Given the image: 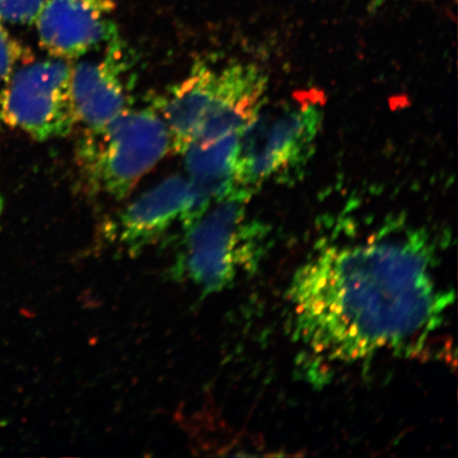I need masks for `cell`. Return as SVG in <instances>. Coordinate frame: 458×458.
<instances>
[{
  "label": "cell",
  "mask_w": 458,
  "mask_h": 458,
  "mask_svg": "<svg viewBox=\"0 0 458 458\" xmlns=\"http://www.w3.org/2000/svg\"><path fill=\"white\" fill-rule=\"evenodd\" d=\"M240 136L233 187L253 194L268 182H288L305 167L322 127L314 99L296 98L262 112Z\"/></svg>",
  "instance_id": "3957f363"
},
{
  "label": "cell",
  "mask_w": 458,
  "mask_h": 458,
  "mask_svg": "<svg viewBox=\"0 0 458 458\" xmlns=\"http://www.w3.org/2000/svg\"><path fill=\"white\" fill-rule=\"evenodd\" d=\"M170 150L167 124L153 100L150 106L129 107L99 131H88L79 157L91 188L122 199Z\"/></svg>",
  "instance_id": "277c9868"
},
{
  "label": "cell",
  "mask_w": 458,
  "mask_h": 458,
  "mask_svg": "<svg viewBox=\"0 0 458 458\" xmlns=\"http://www.w3.org/2000/svg\"><path fill=\"white\" fill-rule=\"evenodd\" d=\"M4 208V202L2 196H0V217H2Z\"/></svg>",
  "instance_id": "5bb4252c"
},
{
  "label": "cell",
  "mask_w": 458,
  "mask_h": 458,
  "mask_svg": "<svg viewBox=\"0 0 458 458\" xmlns=\"http://www.w3.org/2000/svg\"><path fill=\"white\" fill-rule=\"evenodd\" d=\"M45 0H0V21L13 25H30Z\"/></svg>",
  "instance_id": "7c38bea8"
},
{
  "label": "cell",
  "mask_w": 458,
  "mask_h": 458,
  "mask_svg": "<svg viewBox=\"0 0 458 458\" xmlns=\"http://www.w3.org/2000/svg\"><path fill=\"white\" fill-rule=\"evenodd\" d=\"M435 263L425 229L388 226L365 242L320 246L289 285L294 339L340 363L420 348L454 301Z\"/></svg>",
  "instance_id": "6da1fadb"
},
{
  "label": "cell",
  "mask_w": 458,
  "mask_h": 458,
  "mask_svg": "<svg viewBox=\"0 0 458 458\" xmlns=\"http://www.w3.org/2000/svg\"><path fill=\"white\" fill-rule=\"evenodd\" d=\"M28 59V51L10 36L0 21V82L8 79L20 61Z\"/></svg>",
  "instance_id": "4fadbf2b"
},
{
  "label": "cell",
  "mask_w": 458,
  "mask_h": 458,
  "mask_svg": "<svg viewBox=\"0 0 458 458\" xmlns=\"http://www.w3.org/2000/svg\"><path fill=\"white\" fill-rule=\"evenodd\" d=\"M188 191V179L170 176L124 209L119 216V239L131 255L140 254L181 219Z\"/></svg>",
  "instance_id": "30bf717a"
},
{
  "label": "cell",
  "mask_w": 458,
  "mask_h": 458,
  "mask_svg": "<svg viewBox=\"0 0 458 458\" xmlns=\"http://www.w3.org/2000/svg\"><path fill=\"white\" fill-rule=\"evenodd\" d=\"M119 34L106 43L100 60L72 68V90L78 123L88 131L105 129L131 105V65Z\"/></svg>",
  "instance_id": "52a82bcc"
},
{
  "label": "cell",
  "mask_w": 458,
  "mask_h": 458,
  "mask_svg": "<svg viewBox=\"0 0 458 458\" xmlns=\"http://www.w3.org/2000/svg\"><path fill=\"white\" fill-rule=\"evenodd\" d=\"M251 193L233 187L186 232L184 245L174 267L176 278H187L203 296L225 290L238 271H253L263 250L265 229L246 221Z\"/></svg>",
  "instance_id": "7a4b0ae2"
},
{
  "label": "cell",
  "mask_w": 458,
  "mask_h": 458,
  "mask_svg": "<svg viewBox=\"0 0 458 458\" xmlns=\"http://www.w3.org/2000/svg\"><path fill=\"white\" fill-rule=\"evenodd\" d=\"M266 88V77L254 65L236 63L222 68L213 103L193 143L242 134L263 106Z\"/></svg>",
  "instance_id": "ba28073f"
},
{
  "label": "cell",
  "mask_w": 458,
  "mask_h": 458,
  "mask_svg": "<svg viewBox=\"0 0 458 458\" xmlns=\"http://www.w3.org/2000/svg\"><path fill=\"white\" fill-rule=\"evenodd\" d=\"M114 0H45L36 20L39 44L55 59H78L118 34Z\"/></svg>",
  "instance_id": "8992f818"
},
{
  "label": "cell",
  "mask_w": 458,
  "mask_h": 458,
  "mask_svg": "<svg viewBox=\"0 0 458 458\" xmlns=\"http://www.w3.org/2000/svg\"><path fill=\"white\" fill-rule=\"evenodd\" d=\"M70 63H26L10 74L0 95V119L38 141L61 139L78 123Z\"/></svg>",
  "instance_id": "5b68a950"
},
{
  "label": "cell",
  "mask_w": 458,
  "mask_h": 458,
  "mask_svg": "<svg viewBox=\"0 0 458 458\" xmlns=\"http://www.w3.org/2000/svg\"><path fill=\"white\" fill-rule=\"evenodd\" d=\"M240 136H227L205 145L193 143L184 153L189 191L180 221L185 232L232 191Z\"/></svg>",
  "instance_id": "9c48e42d"
},
{
  "label": "cell",
  "mask_w": 458,
  "mask_h": 458,
  "mask_svg": "<svg viewBox=\"0 0 458 458\" xmlns=\"http://www.w3.org/2000/svg\"><path fill=\"white\" fill-rule=\"evenodd\" d=\"M219 71L199 61L188 76L154 100L167 124L172 151L184 154L198 139L216 93Z\"/></svg>",
  "instance_id": "8fae6325"
}]
</instances>
